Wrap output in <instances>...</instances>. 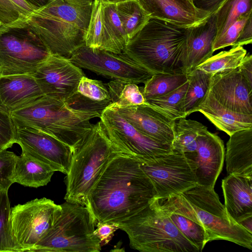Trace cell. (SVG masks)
Masks as SVG:
<instances>
[{
  "instance_id": "47",
  "label": "cell",
  "mask_w": 252,
  "mask_h": 252,
  "mask_svg": "<svg viewBox=\"0 0 252 252\" xmlns=\"http://www.w3.org/2000/svg\"><path fill=\"white\" fill-rule=\"evenodd\" d=\"M34 11L40 9L54 0H24Z\"/></svg>"
},
{
  "instance_id": "33",
  "label": "cell",
  "mask_w": 252,
  "mask_h": 252,
  "mask_svg": "<svg viewBox=\"0 0 252 252\" xmlns=\"http://www.w3.org/2000/svg\"><path fill=\"white\" fill-rule=\"evenodd\" d=\"M246 54L247 51L243 46H232L228 51L212 56L195 68L213 76L218 72L237 68Z\"/></svg>"
},
{
  "instance_id": "16",
  "label": "cell",
  "mask_w": 252,
  "mask_h": 252,
  "mask_svg": "<svg viewBox=\"0 0 252 252\" xmlns=\"http://www.w3.org/2000/svg\"><path fill=\"white\" fill-rule=\"evenodd\" d=\"M183 154L195 166L197 184L214 188L222 170L225 156L224 144L220 138L207 128L197 137L196 151Z\"/></svg>"
},
{
  "instance_id": "43",
  "label": "cell",
  "mask_w": 252,
  "mask_h": 252,
  "mask_svg": "<svg viewBox=\"0 0 252 252\" xmlns=\"http://www.w3.org/2000/svg\"><path fill=\"white\" fill-rule=\"evenodd\" d=\"M94 229V234L98 238L101 247L107 245L112 239L114 232L119 229L117 223H105L98 222Z\"/></svg>"
},
{
  "instance_id": "32",
  "label": "cell",
  "mask_w": 252,
  "mask_h": 252,
  "mask_svg": "<svg viewBox=\"0 0 252 252\" xmlns=\"http://www.w3.org/2000/svg\"><path fill=\"white\" fill-rule=\"evenodd\" d=\"M187 81L185 73L154 74L144 83L142 93L146 100L166 94Z\"/></svg>"
},
{
  "instance_id": "25",
  "label": "cell",
  "mask_w": 252,
  "mask_h": 252,
  "mask_svg": "<svg viewBox=\"0 0 252 252\" xmlns=\"http://www.w3.org/2000/svg\"><path fill=\"white\" fill-rule=\"evenodd\" d=\"M229 136L224 156L227 173L252 177V128Z\"/></svg>"
},
{
  "instance_id": "41",
  "label": "cell",
  "mask_w": 252,
  "mask_h": 252,
  "mask_svg": "<svg viewBox=\"0 0 252 252\" xmlns=\"http://www.w3.org/2000/svg\"><path fill=\"white\" fill-rule=\"evenodd\" d=\"M251 15L252 12L241 17L217 37L213 45L214 52L227 46H233L247 20Z\"/></svg>"
},
{
  "instance_id": "22",
  "label": "cell",
  "mask_w": 252,
  "mask_h": 252,
  "mask_svg": "<svg viewBox=\"0 0 252 252\" xmlns=\"http://www.w3.org/2000/svg\"><path fill=\"white\" fill-rule=\"evenodd\" d=\"M44 95L32 75L0 76V106L11 113Z\"/></svg>"
},
{
  "instance_id": "5",
  "label": "cell",
  "mask_w": 252,
  "mask_h": 252,
  "mask_svg": "<svg viewBox=\"0 0 252 252\" xmlns=\"http://www.w3.org/2000/svg\"><path fill=\"white\" fill-rule=\"evenodd\" d=\"M118 152L101 121L73 149L65 179V201L85 206L87 197L110 159Z\"/></svg>"
},
{
  "instance_id": "23",
  "label": "cell",
  "mask_w": 252,
  "mask_h": 252,
  "mask_svg": "<svg viewBox=\"0 0 252 252\" xmlns=\"http://www.w3.org/2000/svg\"><path fill=\"white\" fill-rule=\"evenodd\" d=\"M224 207L238 223L252 217V177L228 174L222 180Z\"/></svg>"
},
{
  "instance_id": "36",
  "label": "cell",
  "mask_w": 252,
  "mask_h": 252,
  "mask_svg": "<svg viewBox=\"0 0 252 252\" xmlns=\"http://www.w3.org/2000/svg\"><path fill=\"white\" fill-rule=\"evenodd\" d=\"M188 81L177 89L163 95L145 100V102L173 120L186 118L180 107V104L186 93Z\"/></svg>"
},
{
  "instance_id": "14",
  "label": "cell",
  "mask_w": 252,
  "mask_h": 252,
  "mask_svg": "<svg viewBox=\"0 0 252 252\" xmlns=\"http://www.w3.org/2000/svg\"><path fill=\"white\" fill-rule=\"evenodd\" d=\"M13 123L15 143L20 146L22 152L49 165L55 171L68 173L72 154L69 146L37 129Z\"/></svg>"
},
{
  "instance_id": "7",
  "label": "cell",
  "mask_w": 252,
  "mask_h": 252,
  "mask_svg": "<svg viewBox=\"0 0 252 252\" xmlns=\"http://www.w3.org/2000/svg\"><path fill=\"white\" fill-rule=\"evenodd\" d=\"M61 205L60 215L32 252H100V241L94 234L96 223L90 211L67 201Z\"/></svg>"
},
{
  "instance_id": "24",
  "label": "cell",
  "mask_w": 252,
  "mask_h": 252,
  "mask_svg": "<svg viewBox=\"0 0 252 252\" xmlns=\"http://www.w3.org/2000/svg\"><path fill=\"white\" fill-rule=\"evenodd\" d=\"M64 102L74 110L97 113L100 115L112 104L106 85L100 80L85 76L81 79L76 90Z\"/></svg>"
},
{
  "instance_id": "12",
  "label": "cell",
  "mask_w": 252,
  "mask_h": 252,
  "mask_svg": "<svg viewBox=\"0 0 252 252\" xmlns=\"http://www.w3.org/2000/svg\"><path fill=\"white\" fill-rule=\"evenodd\" d=\"M69 59L80 68L136 84H144L153 75L124 53L116 54L84 45L74 51Z\"/></svg>"
},
{
  "instance_id": "34",
  "label": "cell",
  "mask_w": 252,
  "mask_h": 252,
  "mask_svg": "<svg viewBox=\"0 0 252 252\" xmlns=\"http://www.w3.org/2000/svg\"><path fill=\"white\" fill-rule=\"evenodd\" d=\"M252 12V0H227L214 14L217 27L216 38L239 18Z\"/></svg>"
},
{
  "instance_id": "39",
  "label": "cell",
  "mask_w": 252,
  "mask_h": 252,
  "mask_svg": "<svg viewBox=\"0 0 252 252\" xmlns=\"http://www.w3.org/2000/svg\"><path fill=\"white\" fill-rule=\"evenodd\" d=\"M33 9L24 0H0V23L9 25L26 21Z\"/></svg>"
},
{
  "instance_id": "49",
  "label": "cell",
  "mask_w": 252,
  "mask_h": 252,
  "mask_svg": "<svg viewBox=\"0 0 252 252\" xmlns=\"http://www.w3.org/2000/svg\"><path fill=\"white\" fill-rule=\"evenodd\" d=\"M103 3H115L116 4L121 1L127 0H99Z\"/></svg>"
},
{
  "instance_id": "37",
  "label": "cell",
  "mask_w": 252,
  "mask_h": 252,
  "mask_svg": "<svg viewBox=\"0 0 252 252\" xmlns=\"http://www.w3.org/2000/svg\"><path fill=\"white\" fill-rule=\"evenodd\" d=\"M105 42L102 3L99 0H94L90 20L85 37V45L104 50Z\"/></svg>"
},
{
  "instance_id": "9",
  "label": "cell",
  "mask_w": 252,
  "mask_h": 252,
  "mask_svg": "<svg viewBox=\"0 0 252 252\" xmlns=\"http://www.w3.org/2000/svg\"><path fill=\"white\" fill-rule=\"evenodd\" d=\"M180 194L204 227L208 242L225 240L252 250V234L229 215L214 188L197 185Z\"/></svg>"
},
{
  "instance_id": "15",
  "label": "cell",
  "mask_w": 252,
  "mask_h": 252,
  "mask_svg": "<svg viewBox=\"0 0 252 252\" xmlns=\"http://www.w3.org/2000/svg\"><path fill=\"white\" fill-rule=\"evenodd\" d=\"M44 95L65 101L85 75L69 58L51 54L32 75Z\"/></svg>"
},
{
  "instance_id": "17",
  "label": "cell",
  "mask_w": 252,
  "mask_h": 252,
  "mask_svg": "<svg viewBox=\"0 0 252 252\" xmlns=\"http://www.w3.org/2000/svg\"><path fill=\"white\" fill-rule=\"evenodd\" d=\"M208 94L229 110L252 115V87L237 68L212 76Z\"/></svg>"
},
{
  "instance_id": "13",
  "label": "cell",
  "mask_w": 252,
  "mask_h": 252,
  "mask_svg": "<svg viewBox=\"0 0 252 252\" xmlns=\"http://www.w3.org/2000/svg\"><path fill=\"white\" fill-rule=\"evenodd\" d=\"M99 118L118 153L138 158H150L172 153V146L157 141L139 131L111 105Z\"/></svg>"
},
{
  "instance_id": "29",
  "label": "cell",
  "mask_w": 252,
  "mask_h": 252,
  "mask_svg": "<svg viewBox=\"0 0 252 252\" xmlns=\"http://www.w3.org/2000/svg\"><path fill=\"white\" fill-rule=\"evenodd\" d=\"M102 3L103 23L106 32L104 50L121 54L128 42L116 10V4Z\"/></svg>"
},
{
  "instance_id": "44",
  "label": "cell",
  "mask_w": 252,
  "mask_h": 252,
  "mask_svg": "<svg viewBox=\"0 0 252 252\" xmlns=\"http://www.w3.org/2000/svg\"><path fill=\"white\" fill-rule=\"evenodd\" d=\"M252 42V15L249 17L243 27L233 46L246 45Z\"/></svg>"
},
{
  "instance_id": "8",
  "label": "cell",
  "mask_w": 252,
  "mask_h": 252,
  "mask_svg": "<svg viewBox=\"0 0 252 252\" xmlns=\"http://www.w3.org/2000/svg\"><path fill=\"white\" fill-rule=\"evenodd\" d=\"M51 54L26 21L0 26V76L32 75Z\"/></svg>"
},
{
  "instance_id": "51",
  "label": "cell",
  "mask_w": 252,
  "mask_h": 252,
  "mask_svg": "<svg viewBox=\"0 0 252 252\" xmlns=\"http://www.w3.org/2000/svg\"><path fill=\"white\" fill-rule=\"evenodd\" d=\"M1 23H0V26H1Z\"/></svg>"
},
{
  "instance_id": "31",
  "label": "cell",
  "mask_w": 252,
  "mask_h": 252,
  "mask_svg": "<svg viewBox=\"0 0 252 252\" xmlns=\"http://www.w3.org/2000/svg\"><path fill=\"white\" fill-rule=\"evenodd\" d=\"M128 41L146 24L150 17L136 0H127L116 4Z\"/></svg>"
},
{
  "instance_id": "35",
  "label": "cell",
  "mask_w": 252,
  "mask_h": 252,
  "mask_svg": "<svg viewBox=\"0 0 252 252\" xmlns=\"http://www.w3.org/2000/svg\"><path fill=\"white\" fill-rule=\"evenodd\" d=\"M106 85L114 105H135L145 102L142 93L136 84L112 79Z\"/></svg>"
},
{
  "instance_id": "2",
  "label": "cell",
  "mask_w": 252,
  "mask_h": 252,
  "mask_svg": "<svg viewBox=\"0 0 252 252\" xmlns=\"http://www.w3.org/2000/svg\"><path fill=\"white\" fill-rule=\"evenodd\" d=\"M93 1L54 0L34 11L26 22L51 54L69 58L74 51L85 45Z\"/></svg>"
},
{
  "instance_id": "18",
  "label": "cell",
  "mask_w": 252,
  "mask_h": 252,
  "mask_svg": "<svg viewBox=\"0 0 252 252\" xmlns=\"http://www.w3.org/2000/svg\"><path fill=\"white\" fill-rule=\"evenodd\" d=\"M117 111L136 129L160 142L172 146L174 139L173 120L147 103L119 106Z\"/></svg>"
},
{
  "instance_id": "27",
  "label": "cell",
  "mask_w": 252,
  "mask_h": 252,
  "mask_svg": "<svg viewBox=\"0 0 252 252\" xmlns=\"http://www.w3.org/2000/svg\"><path fill=\"white\" fill-rule=\"evenodd\" d=\"M55 172L49 165L22 152L16 160L14 182L26 187L38 188L49 183Z\"/></svg>"
},
{
  "instance_id": "1",
  "label": "cell",
  "mask_w": 252,
  "mask_h": 252,
  "mask_svg": "<svg viewBox=\"0 0 252 252\" xmlns=\"http://www.w3.org/2000/svg\"><path fill=\"white\" fill-rule=\"evenodd\" d=\"M148 177L135 158L117 153L91 189L85 206L95 223H119L139 212L155 197Z\"/></svg>"
},
{
  "instance_id": "30",
  "label": "cell",
  "mask_w": 252,
  "mask_h": 252,
  "mask_svg": "<svg viewBox=\"0 0 252 252\" xmlns=\"http://www.w3.org/2000/svg\"><path fill=\"white\" fill-rule=\"evenodd\" d=\"M175 121L173 130L174 139L172 143L173 151L181 153L193 152L197 148V137L207 127L194 120L181 118Z\"/></svg>"
},
{
  "instance_id": "3",
  "label": "cell",
  "mask_w": 252,
  "mask_h": 252,
  "mask_svg": "<svg viewBox=\"0 0 252 252\" xmlns=\"http://www.w3.org/2000/svg\"><path fill=\"white\" fill-rule=\"evenodd\" d=\"M187 29L150 18L123 53L152 74L184 73Z\"/></svg>"
},
{
  "instance_id": "4",
  "label": "cell",
  "mask_w": 252,
  "mask_h": 252,
  "mask_svg": "<svg viewBox=\"0 0 252 252\" xmlns=\"http://www.w3.org/2000/svg\"><path fill=\"white\" fill-rule=\"evenodd\" d=\"M10 114L14 122L44 132L72 150L91 129V120L100 116L74 110L64 101L45 95Z\"/></svg>"
},
{
  "instance_id": "38",
  "label": "cell",
  "mask_w": 252,
  "mask_h": 252,
  "mask_svg": "<svg viewBox=\"0 0 252 252\" xmlns=\"http://www.w3.org/2000/svg\"><path fill=\"white\" fill-rule=\"evenodd\" d=\"M10 210L8 191L0 188V252H20L10 231Z\"/></svg>"
},
{
  "instance_id": "46",
  "label": "cell",
  "mask_w": 252,
  "mask_h": 252,
  "mask_svg": "<svg viewBox=\"0 0 252 252\" xmlns=\"http://www.w3.org/2000/svg\"><path fill=\"white\" fill-rule=\"evenodd\" d=\"M237 69L249 86L252 87V56L251 54L247 53Z\"/></svg>"
},
{
  "instance_id": "45",
  "label": "cell",
  "mask_w": 252,
  "mask_h": 252,
  "mask_svg": "<svg viewBox=\"0 0 252 252\" xmlns=\"http://www.w3.org/2000/svg\"><path fill=\"white\" fill-rule=\"evenodd\" d=\"M198 8L215 14L227 0H191Z\"/></svg>"
},
{
  "instance_id": "50",
  "label": "cell",
  "mask_w": 252,
  "mask_h": 252,
  "mask_svg": "<svg viewBox=\"0 0 252 252\" xmlns=\"http://www.w3.org/2000/svg\"><path fill=\"white\" fill-rule=\"evenodd\" d=\"M69 0L73 1V2H84L91 1L93 0Z\"/></svg>"
},
{
  "instance_id": "42",
  "label": "cell",
  "mask_w": 252,
  "mask_h": 252,
  "mask_svg": "<svg viewBox=\"0 0 252 252\" xmlns=\"http://www.w3.org/2000/svg\"><path fill=\"white\" fill-rule=\"evenodd\" d=\"M15 143V126L10 113L0 106V150Z\"/></svg>"
},
{
  "instance_id": "21",
  "label": "cell",
  "mask_w": 252,
  "mask_h": 252,
  "mask_svg": "<svg viewBox=\"0 0 252 252\" xmlns=\"http://www.w3.org/2000/svg\"><path fill=\"white\" fill-rule=\"evenodd\" d=\"M217 35L215 16L187 30L183 70L188 74L213 56V45Z\"/></svg>"
},
{
  "instance_id": "26",
  "label": "cell",
  "mask_w": 252,
  "mask_h": 252,
  "mask_svg": "<svg viewBox=\"0 0 252 252\" xmlns=\"http://www.w3.org/2000/svg\"><path fill=\"white\" fill-rule=\"evenodd\" d=\"M219 130L229 136L236 132L252 128V115L238 113L225 108L207 94L198 108Z\"/></svg>"
},
{
  "instance_id": "28",
  "label": "cell",
  "mask_w": 252,
  "mask_h": 252,
  "mask_svg": "<svg viewBox=\"0 0 252 252\" xmlns=\"http://www.w3.org/2000/svg\"><path fill=\"white\" fill-rule=\"evenodd\" d=\"M188 87L180 107L186 116L198 111L209 91L212 75L195 68L187 74Z\"/></svg>"
},
{
  "instance_id": "10",
  "label": "cell",
  "mask_w": 252,
  "mask_h": 252,
  "mask_svg": "<svg viewBox=\"0 0 252 252\" xmlns=\"http://www.w3.org/2000/svg\"><path fill=\"white\" fill-rule=\"evenodd\" d=\"M61 212V205L45 197L11 208L10 231L20 252H32L52 227Z\"/></svg>"
},
{
  "instance_id": "11",
  "label": "cell",
  "mask_w": 252,
  "mask_h": 252,
  "mask_svg": "<svg viewBox=\"0 0 252 252\" xmlns=\"http://www.w3.org/2000/svg\"><path fill=\"white\" fill-rule=\"evenodd\" d=\"M136 159L154 186V198L180 194L198 185L195 166L183 153L173 151L150 158Z\"/></svg>"
},
{
  "instance_id": "48",
  "label": "cell",
  "mask_w": 252,
  "mask_h": 252,
  "mask_svg": "<svg viewBox=\"0 0 252 252\" xmlns=\"http://www.w3.org/2000/svg\"><path fill=\"white\" fill-rule=\"evenodd\" d=\"M239 224L249 233L252 234V217L244 219L240 221Z\"/></svg>"
},
{
  "instance_id": "6",
  "label": "cell",
  "mask_w": 252,
  "mask_h": 252,
  "mask_svg": "<svg viewBox=\"0 0 252 252\" xmlns=\"http://www.w3.org/2000/svg\"><path fill=\"white\" fill-rule=\"evenodd\" d=\"M151 200L133 216L118 223L119 229L127 234L130 247L142 252H200Z\"/></svg>"
},
{
  "instance_id": "19",
  "label": "cell",
  "mask_w": 252,
  "mask_h": 252,
  "mask_svg": "<svg viewBox=\"0 0 252 252\" xmlns=\"http://www.w3.org/2000/svg\"><path fill=\"white\" fill-rule=\"evenodd\" d=\"M150 18L184 28L197 26L211 15L191 0H136Z\"/></svg>"
},
{
  "instance_id": "40",
  "label": "cell",
  "mask_w": 252,
  "mask_h": 252,
  "mask_svg": "<svg viewBox=\"0 0 252 252\" xmlns=\"http://www.w3.org/2000/svg\"><path fill=\"white\" fill-rule=\"evenodd\" d=\"M7 149L0 150V188L8 191L15 183L14 173L18 156Z\"/></svg>"
},
{
  "instance_id": "20",
  "label": "cell",
  "mask_w": 252,
  "mask_h": 252,
  "mask_svg": "<svg viewBox=\"0 0 252 252\" xmlns=\"http://www.w3.org/2000/svg\"><path fill=\"white\" fill-rule=\"evenodd\" d=\"M155 205L169 218L179 232L201 252L207 243L206 231L180 194L153 198Z\"/></svg>"
}]
</instances>
